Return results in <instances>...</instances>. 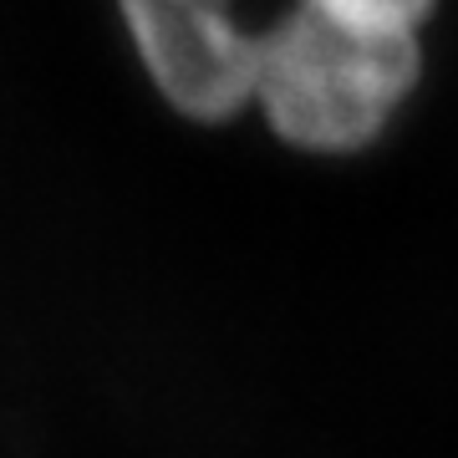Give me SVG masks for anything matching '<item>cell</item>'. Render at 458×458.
Listing matches in <instances>:
<instances>
[{"label":"cell","instance_id":"obj_3","mask_svg":"<svg viewBox=\"0 0 458 458\" xmlns=\"http://www.w3.org/2000/svg\"><path fill=\"white\" fill-rule=\"evenodd\" d=\"M194 5H209V11H234V16H250L245 0H194Z\"/></svg>","mask_w":458,"mask_h":458},{"label":"cell","instance_id":"obj_2","mask_svg":"<svg viewBox=\"0 0 458 458\" xmlns=\"http://www.w3.org/2000/svg\"><path fill=\"white\" fill-rule=\"evenodd\" d=\"M301 5H311L331 21H346V26H361V31L418 36L438 0H301Z\"/></svg>","mask_w":458,"mask_h":458},{"label":"cell","instance_id":"obj_1","mask_svg":"<svg viewBox=\"0 0 458 458\" xmlns=\"http://www.w3.org/2000/svg\"><path fill=\"white\" fill-rule=\"evenodd\" d=\"M418 72V36L361 31L291 0L255 31L250 113H260L285 148L361 153L387 132Z\"/></svg>","mask_w":458,"mask_h":458}]
</instances>
